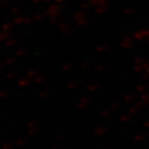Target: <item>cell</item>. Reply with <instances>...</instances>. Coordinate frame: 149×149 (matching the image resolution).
Wrapping results in <instances>:
<instances>
[]
</instances>
